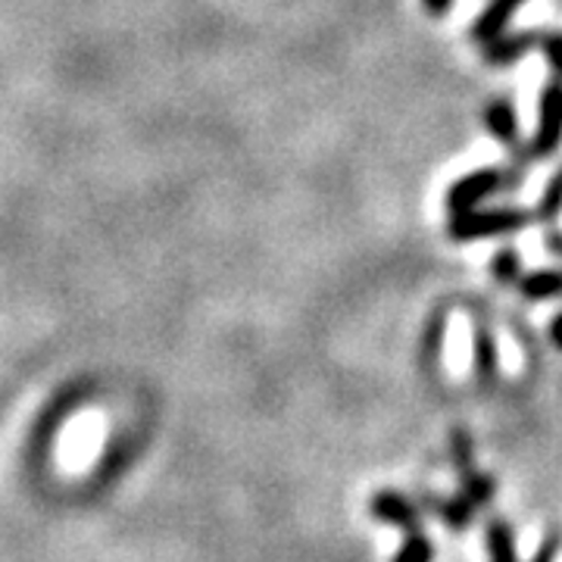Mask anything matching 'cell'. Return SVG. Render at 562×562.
<instances>
[{
  "mask_svg": "<svg viewBox=\"0 0 562 562\" xmlns=\"http://www.w3.org/2000/svg\"><path fill=\"white\" fill-rule=\"evenodd\" d=\"M535 213L522 206H475L457 213L447 222V235L457 244H472L482 238H497V235H513L531 222Z\"/></svg>",
  "mask_w": 562,
  "mask_h": 562,
  "instance_id": "6da1fadb",
  "label": "cell"
},
{
  "mask_svg": "<svg viewBox=\"0 0 562 562\" xmlns=\"http://www.w3.org/2000/svg\"><path fill=\"white\" fill-rule=\"evenodd\" d=\"M519 176H513V172H506V169H494V166H487V169H475V172H469V176H462L450 184V191H447V210H450V216H457V213H465V210H475V206H482L487 198H494V194H503V191H509V184H516Z\"/></svg>",
  "mask_w": 562,
  "mask_h": 562,
  "instance_id": "7a4b0ae2",
  "label": "cell"
},
{
  "mask_svg": "<svg viewBox=\"0 0 562 562\" xmlns=\"http://www.w3.org/2000/svg\"><path fill=\"white\" fill-rule=\"evenodd\" d=\"M562 144V79L547 81L538 98V128L528 144V157H550Z\"/></svg>",
  "mask_w": 562,
  "mask_h": 562,
  "instance_id": "3957f363",
  "label": "cell"
},
{
  "mask_svg": "<svg viewBox=\"0 0 562 562\" xmlns=\"http://www.w3.org/2000/svg\"><path fill=\"white\" fill-rule=\"evenodd\" d=\"M484 128L494 135V138L506 144L509 150L519 154V162L525 166L528 160V150H522V138H519V116H516V106L506 98H494V101L484 106Z\"/></svg>",
  "mask_w": 562,
  "mask_h": 562,
  "instance_id": "277c9868",
  "label": "cell"
},
{
  "mask_svg": "<svg viewBox=\"0 0 562 562\" xmlns=\"http://www.w3.org/2000/svg\"><path fill=\"white\" fill-rule=\"evenodd\" d=\"M543 32H513V35H497L494 41H487L482 50V57L487 66L503 69L525 57L528 50H541Z\"/></svg>",
  "mask_w": 562,
  "mask_h": 562,
  "instance_id": "5b68a950",
  "label": "cell"
},
{
  "mask_svg": "<svg viewBox=\"0 0 562 562\" xmlns=\"http://www.w3.org/2000/svg\"><path fill=\"white\" fill-rule=\"evenodd\" d=\"M372 516H375L379 522L397 525V528H403L406 535H416V531H422L419 509L406 501L403 494H397V491H379V494L372 497Z\"/></svg>",
  "mask_w": 562,
  "mask_h": 562,
  "instance_id": "8992f818",
  "label": "cell"
},
{
  "mask_svg": "<svg viewBox=\"0 0 562 562\" xmlns=\"http://www.w3.org/2000/svg\"><path fill=\"white\" fill-rule=\"evenodd\" d=\"M525 0H487V7H484L482 13H479V20L472 22V41L475 44H487V41H494L497 35H503V29H506V22L516 16V10L522 7Z\"/></svg>",
  "mask_w": 562,
  "mask_h": 562,
  "instance_id": "52a82bcc",
  "label": "cell"
},
{
  "mask_svg": "<svg viewBox=\"0 0 562 562\" xmlns=\"http://www.w3.org/2000/svg\"><path fill=\"white\" fill-rule=\"evenodd\" d=\"M422 503L441 519L443 525H450V528H457V531H462V528H469L472 525V519H475V506L465 501V497H435V494H422Z\"/></svg>",
  "mask_w": 562,
  "mask_h": 562,
  "instance_id": "ba28073f",
  "label": "cell"
},
{
  "mask_svg": "<svg viewBox=\"0 0 562 562\" xmlns=\"http://www.w3.org/2000/svg\"><path fill=\"white\" fill-rule=\"evenodd\" d=\"M519 291L528 301H550L562 294V269H538L519 279Z\"/></svg>",
  "mask_w": 562,
  "mask_h": 562,
  "instance_id": "9c48e42d",
  "label": "cell"
},
{
  "mask_svg": "<svg viewBox=\"0 0 562 562\" xmlns=\"http://www.w3.org/2000/svg\"><path fill=\"white\" fill-rule=\"evenodd\" d=\"M475 375L484 384L497 379V347L494 335L484 325H475Z\"/></svg>",
  "mask_w": 562,
  "mask_h": 562,
  "instance_id": "30bf717a",
  "label": "cell"
},
{
  "mask_svg": "<svg viewBox=\"0 0 562 562\" xmlns=\"http://www.w3.org/2000/svg\"><path fill=\"white\" fill-rule=\"evenodd\" d=\"M487 550H491V562H519L516 557V541H513V528L501 519L487 525Z\"/></svg>",
  "mask_w": 562,
  "mask_h": 562,
  "instance_id": "8fae6325",
  "label": "cell"
},
{
  "mask_svg": "<svg viewBox=\"0 0 562 562\" xmlns=\"http://www.w3.org/2000/svg\"><path fill=\"white\" fill-rule=\"evenodd\" d=\"M460 497L472 503V506H484L494 501V479L482 475L479 469H472L469 475H460Z\"/></svg>",
  "mask_w": 562,
  "mask_h": 562,
  "instance_id": "7c38bea8",
  "label": "cell"
},
{
  "mask_svg": "<svg viewBox=\"0 0 562 562\" xmlns=\"http://www.w3.org/2000/svg\"><path fill=\"white\" fill-rule=\"evenodd\" d=\"M491 276L503 284H519L522 279V257H519V250H513V247H503L494 254V260H491Z\"/></svg>",
  "mask_w": 562,
  "mask_h": 562,
  "instance_id": "4fadbf2b",
  "label": "cell"
},
{
  "mask_svg": "<svg viewBox=\"0 0 562 562\" xmlns=\"http://www.w3.org/2000/svg\"><path fill=\"white\" fill-rule=\"evenodd\" d=\"M560 213H562V166L553 172V179L547 181V188H543L535 216H538V222H553Z\"/></svg>",
  "mask_w": 562,
  "mask_h": 562,
  "instance_id": "5bb4252c",
  "label": "cell"
},
{
  "mask_svg": "<svg viewBox=\"0 0 562 562\" xmlns=\"http://www.w3.org/2000/svg\"><path fill=\"white\" fill-rule=\"evenodd\" d=\"M435 560V547L425 538V531H416V535H406V541L397 550L394 562H431Z\"/></svg>",
  "mask_w": 562,
  "mask_h": 562,
  "instance_id": "9a60e30c",
  "label": "cell"
},
{
  "mask_svg": "<svg viewBox=\"0 0 562 562\" xmlns=\"http://www.w3.org/2000/svg\"><path fill=\"white\" fill-rule=\"evenodd\" d=\"M443 325H447V316H443V313H435V316L428 319V325H425V341H422V357H425V362H435V357L441 353Z\"/></svg>",
  "mask_w": 562,
  "mask_h": 562,
  "instance_id": "2e32d148",
  "label": "cell"
},
{
  "mask_svg": "<svg viewBox=\"0 0 562 562\" xmlns=\"http://www.w3.org/2000/svg\"><path fill=\"white\" fill-rule=\"evenodd\" d=\"M541 50L550 63V69H553V76L562 79V32H543Z\"/></svg>",
  "mask_w": 562,
  "mask_h": 562,
  "instance_id": "e0dca14e",
  "label": "cell"
},
{
  "mask_svg": "<svg viewBox=\"0 0 562 562\" xmlns=\"http://www.w3.org/2000/svg\"><path fill=\"white\" fill-rule=\"evenodd\" d=\"M425 3V10H428V16H435V20H441L450 13V7H453V0H422Z\"/></svg>",
  "mask_w": 562,
  "mask_h": 562,
  "instance_id": "ac0fdd59",
  "label": "cell"
},
{
  "mask_svg": "<svg viewBox=\"0 0 562 562\" xmlns=\"http://www.w3.org/2000/svg\"><path fill=\"white\" fill-rule=\"evenodd\" d=\"M547 250H550V254H557V257H562V232H557V228H550V232H547Z\"/></svg>",
  "mask_w": 562,
  "mask_h": 562,
  "instance_id": "d6986e66",
  "label": "cell"
},
{
  "mask_svg": "<svg viewBox=\"0 0 562 562\" xmlns=\"http://www.w3.org/2000/svg\"><path fill=\"white\" fill-rule=\"evenodd\" d=\"M553 557H557V541H547L531 562H553Z\"/></svg>",
  "mask_w": 562,
  "mask_h": 562,
  "instance_id": "ffe728a7",
  "label": "cell"
},
{
  "mask_svg": "<svg viewBox=\"0 0 562 562\" xmlns=\"http://www.w3.org/2000/svg\"><path fill=\"white\" fill-rule=\"evenodd\" d=\"M550 338L562 350V313H557V319L550 322Z\"/></svg>",
  "mask_w": 562,
  "mask_h": 562,
  "instance_id": "44dd1931",
  "label": "cell"
}]
</instances>
